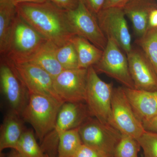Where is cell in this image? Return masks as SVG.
<instances>
[{
    "instance_id": "cell-5",
    "label": "cell",
    "mask_w": 157,
    "mask_h": 157,
    "mask_svg": "<svg viewBox=\"0 0 157 157\" xmlns=\"http://www.w3.org/2000/svg\"><path fill=\"white\" fill-rule=\"evenodd\" d=\"M112 83L102 80L93 67L88 69L87 83L85 103L91 117L103 123L114 127L113 119Z\"/></svg>"
},
{
    "instance_id": "cell-15",
    "label": "cell",
    "mask_w": 157,
    "mask_h": 157,
    "mask_svg": "<svg viewBox=\"0 0 157 157\" xmlns=\"http://www.w3.org/2000/svg\"><path fill=\"white\" fill-rule=\"evenodd\" d=\"M122 8L132 21L135 35L140 37L149 27L150 15L157 9V2L156 0H128Z\"/></svg>"
},
{
    "instance_id": "cell-2",
    "label": "cell",
    "mask_w": 157,
    "mask_h": 157,
    "mask_svg": "<svg viewBox=\"0 0 157 157\" xmlns=\"http://www.w3.org/2000/svg\"><path fill=\"white\" fill-rule=\"evenodd\" d=\"M63 103L48 96L29 94L28 101L21 117L24 121L33 127L40 144L54 128L59 111Z\"/></svg>"
},
{
    "instance_id": "cell-10",
    "label": "cell",
    "mask_w": 157,
    "mask_h": 157,
    "mask_svg": "<svg viewBox=\"0 0 157 157\" xmlns=\"http://www.w3.org/2000/svg\"><path fill=\"white\" fill-rule=\"evenodd\" d=\"M111 107L114 126L121 134L137 139L145 132L142 123L135 115L123 86L113 88Z\"/></svg>"
},
{
    "instance_id": "cell-18",
    "label": "cell",
    "mask_w": 157,
    "mask_h": 157,
    "mask_svg": "<svg viewBox=\"0 0 157 157\" xmlns=\"http://www.w3.org/2000/svg\"><path fill=\"white\" fill-rule=\"evenodd\" d=\"M56 46L47 41L30 57L23 63H29L45 70L54 78L64 69L56 56Z\"/></svg>"
},
{
    "instance_id": "cell-12",
    "label": "cell",
    "mask_w": 157,
    "mask_h": 157,
    "mask_svg": "<svg viewBox=\"0 0 157 157\" xmlns=\"http://www.w3.org/2000/svg\"><path fill=\"white\" fill-rule=\"evenodd\" d=\"M68 17L74 33L87 39L98 48L104 50L107 39L102 32L97 17L79 1L73 10L67 11Z\"/></svg>"
},
{
    "instance_id": "cell-9",
    "label": "cell",
    "mask_w": 157,
    "mask_h": 157,
    "mask_svg": "<svg viewBox=\"0 0 157 157\" xmlns=\"http://www.w3.org/2000/svg\"><path fill=\"white\" fill-rule=\"evenodd\" d=\"M122 8L104 9L96 16L101 29L107 39L114 40L124 52L132 50V38Z\"/></svg>"
},
{
    "instance_id": "cell-20",
    "label": "cell",
    "mask_w": 157,
    "mask_h": 157,
    "mask_svg": "<svg viewBox=\"0 0 157 157\" xmlns=\"http://www.w3.org/2000/svg\"><path fill=\"white\" fill-rule=\"evenodd\" d=\"M17 14L16 6L11 2L0 3V54L4 55L13 21Z\"/></svg>"
},
{
    "instance_id": "cell-14",
    "label": "cell",
    "mask_w": 157,
    "mask_h": 157,
    "mask_svg": "<svg viewBox=\"0 0 157 157\" xmlns=\"http://www.w3.org/2000/svg\"><path fill=\"white\" fill-rule=\"evenodd\" d=\"M14 64L29 94L48 96L63 103L54 89V78L45 70L29 63H14Z\"/></svg>"
},
{
    "instance_id": "cell-28",
    "label": "cell",
    "mask_w": 157,
    "mask_h": 157,
    "mask_svg": "<svg viewBox=\"0 0 157 157\" xmlns=\"http://www.w3.org/2000/svg\"><path fill=\"white\" fill-rule=\"evenodd\" d=\"M86 6L90 11L95 16L104 8L105 0H79Z\"/></svg>"
},
{
    "instance_id": "cell-6",
    "label": "cell",
    "mask_w": 157,
    "mask_h": 157,
    "mask_svg": "<svg viewBox=\"0 0 157 157\" xmlns=\"http://www.w3.org/2000/svg\"><path fill=\"white\" fill-rule=\"evenodd\" d=\"M82 143L101 153L113 157L116 147L122 134L114 127L90 117L78 128Z\"/></svg>"
},
{
    "instance_id": "cell-31",
    "label": "cell",
    "mask_w": 157,
    "mask_h": 157,
    "mask_svg": "<svg viewBox=\"0 0 157 157\" xmlns=\"http://www.w3.org/2000/svg\"><path fill=\"white\" fill-rule=\"evenodd\" d=\"M128 1V0H105L103 9L111 7L122 8Z\"/></svg>"
},
{
    "instance_id": "cell-17",
    "label": "cell",
    "mask_w": 157,
    "mask_h": 157,
    "mask_svg": "<svg viewBox=\"0 0 157 157\" xmlns=\"http://www.w3.org/2000/svg\"><path fill=\"white\" fill-rule=\"evenodd\" d=\"M21 116L10 110L5 117L0 128V152L11 148L16 150L25 131Z\"/></svg>"
},
{
    "instance_id": "cell-13",
    "label": "cell",
    "mask_w": 157,
    "mask_h": 157,
    "mask_svg": "<svg viewBox=\"0 0 157 157\" xmlns=\"http://www.w3.org/2000/svg\"><path fill=\"white\" fill-rule=\"evenodd\" d=\"M127 56L135 89L157 92V73L143 51L132 47Z\"/></svg>"
},
{
    "instance_id": "cell-16",
    "label": "cell",
    "mask_w": 157,
    "mask_h": 157,
    "mask_svg": "<svg viewBox=\"0 0 157 157\" xmlns=\"http://www.w3.org/2000/svg\"><path fill=\"white\" fill-rule=\"evenodd\" d=\"M123 87L135 115L142 124L157 115V92Z\"/></svg>"
},
{
    "instance_id": "cell-26",
    "label": "cell",
    "mask_w": 157,
    "mask_h": 157,
    "mask_svg": "<svg viewBox=\"0 0 157 157\" xmlns=\"http://www.w3.org/2000/svg\"><path fill=\"white\" fill-rule=\"evenodd\" d=\"M137 139L143 150L144 157H157V133L145 131Z\"/></svg>"
},
{
    "instance_id": "cell-23",
    "label": "cell",
    "mask_w": 157,
    "mask_h": 157,
    "mask_svg": "<svg viewBox=\"0 0 157 157\" xmlns=\"http://www.w3.org/2000/svg\"><path fill=\"white\" fill-rule=\"evenodd\" d=\"M15 150L25 157H47L37 143L33 131L30 129H25Z\"/></svg>"
},
{
    "instance_id": "cell-29",
    "label": "cell",
    "mask_w": 157,
    "mask_h": 157,
    "mask_svg": "<svg viewBox=\"0 0 157 157\" xmlns=\"http://www.w3.org/2000/svg\"><path fill=\"white\" fill-rule=\"evenodd\" d=\"M66 11L73 10L78 6L79 0H48Z\"/></svg>"
},
{
    "instance_id": "cell-37",
    "label": "cell",
    "mask_w": 157,
    "mask_h": 157,
    "mask_svg": "<svg viewBox=\"0 0 157 157\" xmlns=\"http://www.w3.org/2000/svg\"><path fill=\"white\" fill-rule=\"evenodd\" d=\"M156 1H157V0H156Z\"/></svg>"
},
{
    "instance_id": "cell-19",
    "label": "cell",
    "mask_w": 157,
    "mask_h": 157,
    "mask_svg": "<svg viewBox=\"0 0 157 157\" xmlns=\"http://www.w3.org/2000/svg\"><path fill=\"white\" fill-rule=\"evenodd\" d=\"M76 48L78 60L79 68L88 69L99 62L104 50L98 48L87 39L76 36L71 40Z\"/></svg>"
},
{
    "instance_id": "cell-11",
    "label": "cell",
    "mask_w": 157,
    "mask_h": 157,
    "mask_svg": "<svg viewBox=\"0 0 157 157\" xmlns=\"http://www.w3.org/2000/svg\"><path fill=\"white\" fill-rule=\"evenodd\" d=\"M88 69L64 70L54 78L55 92L63 103L84 102L87 83Z\"/></svg>"
},
{
    "instance_id": "cell-4",
    "label": "cell",
    "mask_w": 157,
    "mask_h": 157,
    "mask_svg": "<svg viewBox=\"0 0 157 157\" xmlns=\"http://www.w3.org/2000/svg\"><path fill=\"white\" fill-rule=\"evenodd\" d=\"M90 117L84 102L64 103L59 111L54 128L40 144L43 152L48 157H57L60 135L66 131L79 128Z\"/></svg>"
},
{
    "instance_id": "cell-24",
    "label": "cell",
    "mask_w": 157,
    "mask_h": 157,
    "mask_svg": "<svg viewBox=\"0 0 157 157\" xmlns=\"http://www.w3.org/2000/svg\"><path fill=\"white\" fill-rule=\"evenodd\" d=\"M56 53L58 60L64 70L78 68V55L72 42L56 47Z\"/></svg>"
},
{
    "instance_id": "cell-7",
    "label": "cell",
    "mask_w": 157,
    "mask_h": 157,
    "mask_svg": "<svg viewBox=\"0 0 157 157\" xmlns=\"http://www.w3.org/2000/svg\"><path fill=\"white\" fill-rule=\"evenodd\" d=\"M0 88L10 110L21 116L29 99V92L14 63L6 56L0 59Z\"/></svg>"
},
{
    "instance_id": "cell-25",
    "label": "cell",
    "mask_w": 157,
    "mask_h": 157,
    "mask_svg": "<svg viewBox=\"0 0 157 157\" xmlns=\"http://www.w3.org/2000/svg\"><path fill=\"white\" fill-rule=\"evenodd\" d=\"M141 147L136 138L122 134L116 147L113 157H138Z\"/></svg>"
},
{
    "instance_id": "cell-21",
    "label": "cell",
    "mask_w": 157,
    "mask_h": 157,
    "mask_svg": "<svg viewBox=\"0 0 157 157\" xmlns=\"http://www.w3.org/2000/svg\"><path fill=\"white\" fill-rule=\"evenodd\" d=\"M82 144L78 128L63 132L59 137L57 157H74Z\"/></svg>"
},
{
    "instance_id": "cell-8",
    "label": "cell",
    "mask_w": 157,
    "mask_h": 157,
    "mask_svg": "<svg viewBox=\"0 0 157 157\" xmlns=\"http://www.w3.org/2000/svg\"><path fill=\"white\" fill-rule=\"evenodd\" d=\"M93 67L97 73H104L120 82L123 86L135 89L127 56L113 39H107L103 55Z\"/></svg>"
},
{
    "instance_id": "cell-34",
    "label": "cell",
    "mask_w": 157,
    "mask_h": 157,
    "mask_svg": "<svg viewBox=\"0 0 157 157\" xmlns=\"http://www.w3.org/2000/svg\"><path fill=\"white\" fill-rule=\"evenodd\" d=\"M1 157H25L19 152L15 150L12 149V151L6 155H1Z\"/></svg>"
},
{
    "instance_id": "cell-35",
    "label": "cell",
    "mask_w": 157,
    "mask_h": 157,
    "mask_svg": "<svg viewBox=\"0 0 157 157\" xmlns=\"http://www.w3.org/2000/svg\"><path fill=\"white\" fill-rule=\"evenodd\" d=\"M10 0H0V3L6 2H10Z\"/></svg>"
},
{
    "instance_id": "cell-3",
    "label": "cell",
    "mask_w": 157,
    "mask_h": 157,
    "mask_svg": "<svg viewBox=\"0 0 157 157\" xmlns=\"http://www.w3.org/2000/svg\"><path fill=\"white\" fill-rule=\"evenodd\" d=\"M47 41L17 13L5 53L1 56H6L14 63H23Z\"/></svg>"
},
{
    "instance_id": "cell-30",
    "label": "cell",
    "mask_w": 157,
    "mask_h": 157,
    "mask_svg": "<svg viewBox=\"0 0 157 157\" xmlns=\"http://www.w3.org/2000/svg\"><path fill=\"white\" fill-rule=\"evenodd\" d=\"M145 131L157 133V115L142 124Z\"/></svg>"
},
{
    "instance_id": "cell-27",
    "label": "cell",
    "mask_w": 157,
    "mask_h": 157,
    "mask_svg": "<svg viewBox=\"0 0 157 157\" xmlns=\"http://www.w3.org/2000/svg\"><path fill=\"white\" fill-rule=\"evenodd\" d=\"M73 157H106L94 149L82 144Z\"/></svg>"
},
{
    "instance_id": "cell-33",
    "label": "cell",
    "mask_w": 157,
    "mask_h": 157,
    "mask_svg": "<svg viewBox=\"0 0 157 157\" xmlns=\"http://www.w3.org/2000/svg\"><path fill=\"white\" fill-rule=\"evenodd\" d=\"M48 0H10V2L15 6L20 3H42L45 2Z\"/></svg>"
},
{
    "instance_id": "cell-36",
    "label": "cell",
    "mask_w": 157,
    "mask_h": 157,
    "mask_svg": "<svg viewBox=\"0 0 157 157\" xmlns=\"http://www.w3.org/2000/svg\"><path fill=\"white\" fill-rule=\"evenodd\" d=\"M47 157H48V156H47Z\"/></svg>"
},
{
    "instance_id": "cell-32",
    "label": "cell",
    "mask_w": 157,
    "mask_h": 157,
    "mask_svg": "<svg viewBox=\"0 0 157 157\" xmlns=\"http://www.w3.org/2000/svg\"><path fill=\"white\" fill-rule=\"evenodd\" d=\"M149 27L157 28V8L151 11L149 18Z\"/></svg>"
},
{
    "instance_id": "cell-1",
    "label": "cell",
    "mask_w": 157,
    "mask_h": 157,
    "mask_svg": "<svg viewBox=\"0 0 157 157\" xmlns=\"http://www.w3.org/2000/svg\"><path fill=\"white\" fill-rule=\"evenodd\" d=\"M17 13L23 19L57 47L70 42L76 36L67 12L50 1L42 3H20Z\"/></svg>"
},
{
    "instance_id": "cell-22",
    "label": "cell",
    "mask_w": 157,
    "mask_h": 157,
    "mask_svg": "<svg viewBox=\"0 0 157 157\" xmlns=\"http://www.w3.org/2000/svg\"><path fill=\"white\" fill-rule=\"evenodd\" d=\"M153 67L157 74V28L149 27L142 36L135 41Z\"/></svg>"
}]
</instances>
